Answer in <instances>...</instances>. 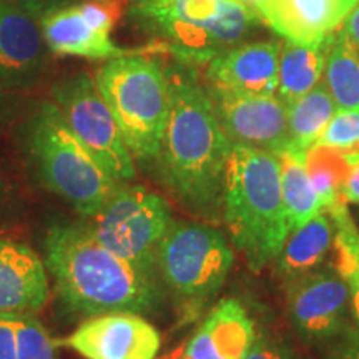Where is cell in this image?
I'll return each mask as SVG.
<instances>
[{
  "label": "cell",
  "instance_id": "obj_1",
  "mask_svg": "<svg viewBox=\"0 0 359 359\" xmlns=\"http://www.w3.org/2000/svg\"><path fill=\"white\" fill-rule=\"evenodd\" d=\"M170 111L160 154V178L191 212L217 217L233 143L208 92L185 69L168 74Z\"/></svg>",
  "mask_w": 359,
  "mask_h": 359
},
{
  "label": "cell",
  "instance_id": "obj_2",
  "mask_svg": "<svg viewBox=\"0 0 359 359\" xmlns=\"http://www.w3.org/2000/svg\"><path fill=\"white\" fill-rule=\"evenodd\" d=\"M45 266L67 308L98 316L145 313L158 298L154 273L105 248L87 223L55 224L45 236Z\"/></svg>",
  "mask_w": 359,
  "mask_h": 359
},
{
  "label": "cell",
  "instance_id": "obj_3",
  "mask_svg": "<svg viewBox=\"0 0 359 359\" xmlns=\"http://www.w3.org/2000/svg\"><path fill=\"white\" fill-rule=\"evenodd\" d=\"M223 219L250 269L259 271L281 253L291 233L276 154L233 143L223 185Z\"/></svg>",
  "mask_w": 359,
  "mask_h": 359
},
{
  "label": "cell",
  "instance_id": "obj_4",
  "mask_svg": "<svg viewBox=\"0 0 359 359\" xmlns=\"http://www.w3.org/2000/svg\"><path fill=\"white\" fill-rule=\"evenodd\" d=\"M29 151L40 180L75 212L92 218L122 187L67 125L53 102H42L27 128Z\"/></svg>",
  "mask_w": 359,
  "mask_h": 359
},
{
  "label": "cell",
  "instance_id": "obj_5",
  "mask_svg": "<svg viewBox=\"0 0 359 359\" xmlns=\"http://www.w3.org/2000/svg\"><path fill=\"white\" fill-rule=\"evenodd\" d=\"M95 83L133 160H156L170 111L168 74L163 67L142 55L111 58L98 69Z\"/></svg>",
  "mask_w": 359,
  "mask_h": 359
},
{
  "label": "cell",
  "instance_id": "obj_6",
  "mask_svg": "<svg viewBox=\"0 0 359 359\" xmlns=\"http://www.w3.org/2000/svg\"><path fill=\"white\" fill-rule=\"evenodd\" d=\"M143 25L185 57H215L245 43L264 22L241 0H145L133 8Z\"/></svg>",
  "mask_w": 359,
  "mask_h": 359
},
{
  "label": "cell",
  "instance_id": "obj_7",
  "mask_svg": "<svg viewBox=\"0 0 359 359\" xmlns=\"http://www.w3.org/2000/svg\"><path fill=\"white\" fill-rule=\"evenodd\" d=\"M90 219L88 230L105 248L150 273L173 223L167 201L145 187H120Z\"/></svg>",
  "mask_w": 359,
  "mask_h": 359
},
{
  "label": "cell",
  "instance_id": "obj_8",
  "mask_svg": "<svg viewBox=\"0 0 359 359\" xmlns=\"http://www.w3.org/2000/svg\"><path fill=\"white\" fill-rule=\"evenodd\" d=\"M233 266V250L217 228L173 222L161 240L156 268L187 302H206L222 288Z\"/></svg>",
  "mask_w": 359,
  "mask_h": 359
},
{
  "label": "cell",
  "instance_id": "obj_9",
  "mask_svg": "<svg viewBox=\"0 0 359 359\" xmlns=\"http://www.w3.org/2000/svg\"><path fill=\"white\" fill-rule=\"evenodd\" d=\"M52 98L72 132L118 182L135 178V160L95 79L88 74L72 75L52 88Z\"/></svg>",
  "mask_w": 359,
  "mask_h": 359
},
{
  "label": "cell",
  "instance_id": "obj_10",
  "mask_svg": "<svg viewBox=\"0 0 359 359\" xmlns=\"http://www.w3.org/2000/svg\"><path fill=\"white\" fill-rule=\"evenodd\" d=\"M210 100L231 143L280 154L288 148V109L276 95H248L208 87Z\"/></svg>",
  "mask_w": 359,
  "mask_h": 359
},
{
  "label": "cell",
  "instance_id": "obj_11",
  "mask_svg": "<svg viewBox=\"0 0 359 359\" xmlns=\"http://www.w3.org/2000/svg\"><path fill=\"white\" fill-rule=\"evenodd\" d=\"M60 344L85 359H155L160 333L137 313L90 316Z\"/></svg>",
  "mask_w": 359,
  "mask_h": 359
},
{
  "label": "cell",
  "instance_id": "obj_12",
  "mask_svg": "<svg viewBox=\"0 0 359 359\" xmlns=\"http://www.w3.org/2000/svg\"><path fill=\"white\" fill-rule=\"evenodd\" d=\"M288 283V309L296 330L309 339H325L338 333L351 302L346 281L339 273L316 268Z\"/></svg>",
  "mask_w": 359,
  "mask_h": 359
},
{
  "label": "cell",
  "instance_id": "obj_13",
  "mask_svg": "<svg viewBox=\"0 0 359 359\" xmlns=\"http://www.w3.org/2000/svg\"><path fill=\"white\" fill-rule=\"evenodd\" d=\"M47 52L35 17L0 0V87L24 88L37 82Z\"/></svg>",
  "mask_w": 359,
  "mask_h": 359
},
{
  "label": "cell",
  "instance_id": "obj_14",
  "mask_svg": "<svg viewBox=\"0 0 359 359\" xmlns=\"http://www.w3.org/2000/svg\"><path fill=\"white\" fill-rule=\"evenodd\" d=\"M281 42H245L210 60L208 87L248 95H276Z\"/></svg>",
  "mask_w": 359,
  "mask_h": 359
},
{
  "label": "cell",
  "instance_id": "obj_15",
  "mask_svg": "<svg viewBox=\"0 0 359 359\" xmlns=\"http://www.w3.org/2000/svg\"><path fill=\"white\" fill-rule=\"evenodd\" d=\"M358 6L359 0H262L257 12L285 40L321 43Z\"/></svg>",
  "mask_w": 359,
  "mask_h": 359
},
{
  "label": "cell",
  "instance_id": "obj_16",
  "mask_svg": "<svg viewBox=\"0 0 359 359\" xmlns=\"http://www.w3.org/2000/svg\"><path fill=\"white\" fill-rule=\"evenodd\" d=\"M48 296V271L39 255L24 243L0 238V314H35Z\"/></svg>",
  "mask_w": 359,
  "mask_h": 359
},
{
  "label": "cell",
  "instance_id": "obj_17",
  "mask_svg": "<svg viewBox=\"0 0 359 359\" xmlns=\"http://www.w3.org/2000/svg\"><path fill=\"white\" fill-rule=\"evenodd\" d=\"M255 343L253 321L236 299H222L185 348L187 359H245Z\"/></svg>",
  "mask_w": 359,
  "mask_h": 359
},
{
  "label": "cell",
  "instance_id": "obj_18",
  "mask_svg": "<svg viewBox=\"0 0 359 359\" xmlns=\"http://www.w3.org/2000/svg\"><path fill=\"white\" fill-rule=\"evenodd\" d=\"M40 27L48 50L55 55L111 60L130 53L122 47H116L110 32H103L90 24L80 11L79 4L40 17Z\"/></svg>",
  "mask_w": 359,
  "mask_h": 359
},
{
  "label": "cell",
  "instance_id": "obj_19",
  "mask_svg": "<svg viewBox=\"0 0 359 359\" xmlns=\"http://www.w3.org/2000/svg\"><path fill=\"white\" fill-rule=\"evenodd\" d=\"M334 238L336 228L331 215L326 210L318 213L286 238L278 255V273L290 281L316 269L334 250Z\"/></svg>",
  "mask_w": 359,
  "mask_h": 359
},
{
  "label": "cell",
  "instance_id": "obj_20",
  "mask_svg": "<svg viewBox=\"0 0 359 359\" xmlns=\"http://www.w3.org/2000/svg\"><path fill=\"white\" fill-rule=\"evenodd\" d=\"M327 39L321 43H298L285 40L280 52L278 70V98L290 105L325 77Z\"/></svg>",
  "mask_w": 359,
  "mask_h": 359
},
{
  "label": "cell",
  "instance_id": "obj_21",
  "mask_svg": "<svg viewBox=\"0 0 359 359\" xmlns=\"http://www.w3.org/2000/svg\"><path fill=\"white\" fill-rule=\"evenodd\" d=\"M306 151L285 148L278 154L281 165V188L291 231L325 212L306 167Z\"/></svg>",
  "mask_w": 359,
  "mask_h": 359
},
{
  "label": "cell",
  "instance_id": "obj_22",
  "mask_svg": "<svg viewBox=\"0 0 359 359\" xmlns=\"http://www.w3.org/2000/svg\"><path fill=\"white\" fill-rule=\"evenodd\" d=\"M323 82L338 110H359V52L341 27L327 37Z\"/></svg>",
  "mask_w": 359,
  "mask_h": 359
},
{
  "label": "cell",
  "instance_id": "obj_23",
  "mask_svg": "<svg viewBox=\"0 0 359 359\" xmlns=\"http://www.w3.org/2000/svg\"><path fill=\"white\" fill-rule=\"evenodd\" d=\"M286 109H288V148L294 150H309L338 111V107L323 80L298 100L286 105Z\"/></svg>",
  "mask_w": 359,
  "mask_h": 359
},
{
  "label": "cell",
  "instance_id": "obj_24",
  "mask_svg": "<svg viewBox=\"0 0 359 359\" xmlns=\"http://www.w3.org/2000/svg\"><path fill=\"white\" fill-rule=\"evenodd\" d=\"M326 212L331 215L336 228L334 269L346 281L354 318L359 323V228L343 201H338Z\"/></svg>",
  "mask_w": 359,
  "mask_h": 359
},
{
  "label": "cell",
  "instance_id": "obj_25",
  "mask_svg": "<svg viewBox=\"0 0 359 359\" xmlns=\"http://www.w3.org/2000/svg\"><path fill=\"white\" fill-rule=\"evenodd\" d=\"M306 167L323 208L327 210L341 201V187L351 167L346 154L330 147L313 145L306 151Z\"/></svg>",
  "mask_w": 359,
  "mask_h": 359
},
{
  "label": "cell",
  "instance_id": "obj_26",
  "mask_svg": "<svg viewBox=\"0 0 359 359\" xmlns=\"http://www.w3.org/2000/svg\"><path fill=\"white\" fill-rule=\"evenodd\" d=\"M17 359H55V343L34 314L13 318Z\"/></svg>",
  "mask_w": 359,
  "mask_h": 359
},
{
  "label": "cell",
  "instance_id": "obj_27",
  "mask_svg": "<svg viewBox=\"0 0 359 359\" xmlns=\"http://www.w3.org/2000/svg\"><path fill=\"white\" fill-rule=\"evenodd\" d=\"M314 145L334 148L343 154L359 151V110H338Z\"/></svg>",
  "mask_w": 359,
  "mask_h": 359
},
{
  "label": "cell",
  "instance_id": "obj_28",
  "mask_svg": "<svg viewBox=\"0 0 359 359\" xmlns=\"http://www.w3.org/2000/svg\"><path fill=\"white\" fill-rule=\"evenodd\" d=\"M2 2L19 7L24 12L35 17V19H40V17L47 15L48 12L70 6H77V4L85 2V0H2Z\"/></svg>",
  "mask_w": 359,
  "mask_h": 359
},
{
  "label": "cell",
  "instance_id": "obj_29",
  "mask_svg": "<svg viewBox=\"0 0 359 359\" xmlns=\"http://www.w3.org/2000/svg\"><path fill=\"white\" fill-rule=\"evenodd\" d=\"M349 163V172L341 187V201L349 205H359V151L346 154Z\"/></svg>",
  "mask_w": 359,
  "mask_h": 359
},
{
  "label": "cell",
  "instance_id": "obj_30",
  "mask_svg": "<svg viewBox=\"0 0 359 359\" xmlns=\"http://www.w3.org/2000/svg\"><path fill=\"white\" fill-rule=\"evenodd\" d=\"M13 318L11 314H0V359H17Z\"/></svg>",
  "mask_w": 359,
  "mask_h": 359
},
{
  "label": "cell",
  "instance_id": "obj_31",
  "mask_svg": "<svg viewBox=\"0 0 359 359\" xmlns=\"http://www.w3.org/2000/svg\"><path fill=\"white\" fill-rule=\"evenodd\" d=\"M245 359H293V356L280 346H275V344L268 343V341L259 339L255 341Z\"/></svg>",
  "mask_w": 359,
  "mask_h": 359
},
{
  "label": "cell",
  "instance_id": "obj_32",
  "mask_svg": "<svg viewBox=\"0 0 359 359\" xmlns=\"http://www.w3.org/2000/svg\"><path fill=\"white\" fill-rule=\"evenodd\" d=\"M331 359H359V333H351L336 348Z\"/></svg>",
  "mask_w": 359,
  "mask_h": 359
},
{
  "label": "cell",
  "instance_id": "obj_33",
  "mask_svg": "<svg viewBox=\"0 0 359 359\" xmlns=\"http://www.w3.org/2000/svg\"><path fill=\"white\" fill-rule=\"evenodd\" d=\"M341 29L344 30L349 42H351L354 45V48L359 52V6L349 13L346 19H344Z\"/></svg>",
  "mask_w": 359,
  "mask_h": 359
},
{
  "label": "cell",
  "instance_id": "obj_34",
  "mask_svg": "<svg viewBox=\"0 0 359 359\" xmlns=\"http://www.w3.org/2000/svg\"><path fill=\"white\" fill-rule=\"evenodd\" d=\"M185 348H187V344H182V346L173 349V351H170L167 354H163V356L155 358V359H180L183 356V354H185Z\"/></svg>",
  "mask_w": 359,
  "mask_h": 359
},
{
  "label": "cell",
  "instance_id": "obj_35",
  "mask_svg": "<svg viewBox=\"0 0 359 359\" xmlns=\"http://www.w3.org/2000/svg\"><path fill=\"white\" fill-rule=\"evenodd\" d=\"M6 115H7V105H6V102L0 98V125H2L4 120H6Z\"/></svg>",
  "mask_w": 359,
  "mask_h": 359
},
{
  "label": "cell",
  "instance_id": "obj_36",
  "mask_svg": "<svg viewBox=\"0 0 359 359\" xmlns=\"http://www.w3.org/2000/svg\"><path fill=\"white\" fill-rule=\"evenodd\" d=\"M7 188H6V183H4V180L0 178V206H2V203H4V200H6V191Z\"/></svg>",
  "mask_w": 359,
  "mask_h": 359
},
{
  "label": "cell",
  "instance_id": "obj_37",
  "mask_svg": "<svg viewBox=\"0 0 359 359\" xmlns=\"http://www.w3.org/2000/svg\"><path fill=\"white\" fill-rule=\"evenodd\" d=\"M241 2L246 4V6H250L251 8H255V11H257V7L259 6V4H262V0H241Z\"/></svg>",
  "mask_w": 359,
  "mask_h": 359
},
{
  "label": "cell",
  "instance_id": "obj_38",
  "mask_svg": "<svg viewBox=\"0 0 359 359\" xmlns=\"http://www.w3.org/2000/svg\"><path fill=\"white\" fill-rule=\"evenodd\" d=\"M354 222H356V224H358V228H359V212H356V213H354Z\"/></svg>",
  "mask_w": 359,
  "mask_h": 359
},
{
  "label": "cell",
  "instance_id": "obj_39",
  "mask_svg": "<svg viewBox=\"0 0 359 359\" xmlns=\"http://www.w3.org/2000/svg\"><path fill=\"white\" fill-rule=\"evenodd\" d=\"M137 2H145V0H137Z\"/></svg>",
  "mask_w": 359,
  "mask_h": 359
},
{
  "label": "cell",
  "instance_id": "obj_40",
  "mask_svg": "<svg viewBox=\"0 0 359 359\" xmlns=\"http://www.w3.org/2000/svg\"><path fill=\"white\" fill-rule=\"evenodd\" d=\"M180 359H187V358H185V356H182V358H180Z\"/></svg>",
  "mask_w": 359,
  "mask_h": 359
},
{
  "label": "cell",
  "instance_id": "obj_41",
  "mask_svg": "<svg viewBox=\"0 0 359 359\" xmlns=\"http://www.w3.org/2000/svg\"><path fill=\"white\" fill-rule=\"evenodd\" d=\"M0 90H2V87H0Z\"/></svg>",
  "mask_w": 359,
  "mask_h": 359
}]
</instances>
